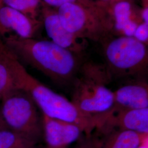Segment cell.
Wrapping results in <instances>:
<instances>
[{
	"mask_svg": "<svg viewBox=\"0 0 148 148\" xmlns=\"http://www.w3.org/2000/svg\"><path fill=\"white\" fill-rule=\"evenodd\" d=\"M2 39L21 62L37 69L60 86L72 84L84 62V56L61 47L51 40L23 38L13 34Z\"/></svg>",
	"mask_w": 148,
	"mask_h": 148,
	"instance_id": "1",
	"label": "cell"
},
{
	"mask_svg": "<svg viewBox=\"0 0 148 148\" xmlns=\"http://www.w3.org/2000/svg\"><path fill=\"white\" fill-rule=\"evenodd\" d=\"M7 56L16 88L27 92L44 114L79 125L87 135L96 128L94 117L87 116L65 97L55 92L29 74L8 49Z\"/></svg>",
	"mask_w": 148,
	"mask_h": 148,
	"instance_id": "2",
	"label": "cell"
},
{
	"mask_svg": "<svg viewBox=\"0 0 148 148\" xmlns=\"http://www.w3.org/2000/svg\"><path fill=\"white\" fill-rule=\"evenodd\" d=\"M111 81L104 64L84 60L71 84V102L82 113L98 120L113 105L114 91L108 87Z\"/></svg>",
	"mask_w": 148,
	"mask_h": 148,
	"instance_id": "3",
	"label": "cell"
},
{
	"mask_svg": "<svg viewBox=\"0 0 148 148\" xmlns=\"http://www.w3.org/2000/svg\"><path fill=\"white\" fill-rule=\"evenodd\" d=\"M56 10L64 27L78 39L101 43L113 35L111 16L99 1L95 5L69 3Z\"/></svg>",
	"mask_w": 148,
	"mask_h": 148,
	"instance_id": "4",
	"label": "cell"
},
{
	"mask_svg": "<svg viewBox=\"0 0 148 148\" xmlns=\"http://www.w3.org/2000/svg\"><path fill=\"white\" fill-rule=\"evenodd\" d=\"M101 43L104 65L111 79L141 77L147 71V45L134 37L110 36Z\"/></svg>",
	"mask_w": 148,
	"mask_h": 148,
	"instance_id": "5",
	"label": "cell"
},
{
	"mask_svg": "<svg viewBox=\"0 0 148 148\" xmlns=\"http://www.w3.org/2000/svg\"><path fill=\"white\" fill-rule=\"evenodd\" d=\"M1 101L0 112L8 128L36 142L42 132V117L32 97L24 90L16 87Z\"/></svg>",
	"mask_w": 148,
	"mask_h": 148,
	"instance_id": "6",
	"label": "cell"
},
{
	"mask_svg": "<svg viewBox=\"0 0 148 148\" xmlns=\"http://www.w3.org/2000/svg\"><path fill=\"white\" fill-rule=\"evenodd\" d=\"M41 19L48 36L57 45L74 53L84 56L86 44L85 40L75 37L62 24L57 10L42 4Z\"/></svg>",
	"mask_w": 148,
	"mask_h": 148,
	"instance_id": "7",
	"label": "cell"
},
{
	"mask_svg": "<svg viewBox=\"0 0 148 148\" xmlns=\"http://www.w3.org/2000/svg\"><path fill=\"white\" fill-rule=\"evenodd\" d=\"M143 108H148V85L145 80L140 79L114 91L113 105L109 111L100 116L98 127L107 117L119 111Z\"/></svg>",
	"mask_w": 148,
	"mask_h": 148,
	"instance_id": "8",
	"label": "cell"
},
{
	"mask_svg": "<svg viewBox=\"0 0 148 148\" xmlns=\"http://www.w3.org/2000/svg\"><path fill=\"white\" fill-rule=\"evenodd\" d=\"M42 131L48 148H66L76 141L84 130L73 122L42 116Z\"/></svg>",
	"mask_w": 148,
	"mask_h": 148,
	"instance_id": "9",
	"label": "cell"
},
{
	"mask_svg": "<svg viewBox=\"0 0 148 148\" xmlns=\"http://www.w3.org/2000/svg\"><path fill=\"white\" fill-rule=\"evenodd\" d=\"M97 129L105 134L115 130L148 134V108L119 111L107 117Z\"/></svg>",
	"mask_w": 148,
	"mask_h": 148,
	"instance_id": "10",
	"label": "cell"
},
{
	"mask_svg": "<svg viewBox=\"0 0 148 148\" xmlns=\"http://www.w3.org/2000/svg\"><path fill=\"white\" fill-rule=\"evenodd\" d=\"M0 25L5 35L14 32V35L23 38H35L43 26L41 19H32L5 5L0 8Z\"/></svg>",
	"mask_w": 148,
	"mask_h": 148,
	"instance_id": "11",
	"label": "cell"
},
{
	"mask_svg": "<svg viewBox=\"0 0 148 148\" xmlns=\"http://www.w3.org/2000/svg\"><path fill=\"white\" fill-rule=\"evenodd\" d=\"M106 5L113 22V34L133 37L138 25L142 21L136 17L131 3L127 0H120Z\"/></svg>",
	"mask_w": 148,
	"mask_h": 148,
	"instance_id": "12",
	"label": "cell"
},
{
	"mask_svg": "<svg viewBox=\"0 0 148 148\" xmlns=\"http://www.w3.org/2000/svg\"><path fill=\"white\" fill-rule=\"evenodd\" d=\"M106 134V137L104 141H100L99 148H138L148 139V134L115 130Z\"/></svg>",
	"mask_w": 148,
	"mask_h": 148,
	"instance_id": "13",
	"label": "cell"
},
{
	"mask_svg": "<svg viewBox=\"0 0 148 148\" xmlns=\"http://www.w3.org/2000/svg\"><path fill=\"white\" fill-rule=\"evenodd\" d=\"M7 53V48L4 44L0 51V101L7 93L16 88Z\"/></svg>",
	"mask_w": 148,
	"mask_h": 148,
	"instance_id": "14",
	"label": "cell"
},
{
	"mask_svg": "<svg viewBox=\"0 0 148 148\" xmlns=\"http://www.w3.org/2000/svg\"><path fill=\"white\" fill-rule=\"evenodd\" d=\"M41 0H2V5L19 11L34 19H41Z\"/></svg>",
	"mask_w": 148,
	"mask_h": 148,
	"instance_id": "15",
	"label": "cell"
},
{
	"mask_svg": "<svg viewBox=\"0 0 148 148\" xmlns=\"http://www.w3.org/2000/svg\"><path fill=\"white\" fill-rule=\"evenodd\" d=\"M41 1L45 5L56 9L64 5L69 3L92 5H95L98 2V0H41Z\"/></svg>",
	"mask_w": 148,
	"mask_h": 148,
	"instance_id": "16",
	"label": "cell"
},
{
	"mask_svg": "<svg viewBox=\"0 0 148 148\" xmlns=\"http://www.w3.org/2000/svg\"><path fill=\"white\" fill-rule=\"evenodd\" d=\"M133 37L139 41L148 45V24L144 22L140 23L134 32Z\"/></svg>",
	"mask_w": 148,
	"mask_h": 148,
	"instance_id": "17",
	"label": "cell"
},
{
	"mask_svg": "<svg viewBox=\"0 0 148 148\" xmlns=\"http://www.w3.org/2000/svg\"><path fill=\"white\" fill-rule=\"evenodd\" d=\"M100 141L95 139H88L79 148H99Z\"/></svg>",
	"mask_w": 148,
	"mask_h": 148,
	"instance_id": "18",
	"label": "cell"
},
{
	"mask_svg": "<svg viewBox=\"0 0 148 148\" xmlns=\"http://www.w3.org/2000/svg\"><path fill=\"white\" fill-rule=\"evenodd\" d=\"M140 17L143 22L148 24V5H143Z\"/></svg>",
	"mask_w": 148,
	"mask_h": 148,
	"instance_id": "19",
	"label": "cell"
},
{
	"mask_svg": "<svg viewBox=\"0 0 148 148\" xmlns=\"http://www.w3.org/2000/svg\"><path fill=\"white\" fill-rule=\"evenodd\" d=\"M5 129H9V128L7 126L5 122L3 119V117L1 115V112H0V131L5 130Z\"/></svg>",
	"mask_w": 148,
	"mask_h": 148,
	"instance_id": "20",
	"label": "cell"
},
{
	"mask_svg": "<svg viewBox=\"0 0 148 148\" xmlns=\"http://www.w3.org/2000/svg\"><path fill=\"white\" fill-rule=\"evenodd\" d=\"M105 5H109L120 0H98Z\"/></svg>",
	"mask_w": 148,
	"mask_h": 148,
	"instance_id": "21",
	"label": "cell"
},
{
	"mask_svg": "<svg viewBox=\"0 0 148 148\" xmlns=\"http://www.w3.org/2000/svg\"><path fill=\"white\" fill-rule=\"evenodd\" d=\"M2 5H2V2H1V0H0V8H1V7H2ZM5 32L3 29H2V27H1V25H0V36L1 37H3V36H5Z\"/></svg>",
	"mask_w": 148,
	"mask_h": 148,
	"instance_id": "22",
	"label": "cell"
},
{
	"mask_svg": "<svg viewBox=\"0 0 148 148\" xmlns=\"http://www.w3.org/2000/svg\"><path fill=\"white\" fill-rule=\"evenodd\" d=\"M3 46H4V43H3V41H2V37L0 36V51L2 49V48L3 47Z\"/></svg>",
	"mask_w": 148,
	"mask_h": 148,
	"instance_id": "23",
	"label": "cell"
},
{
	"mask_svg": "<svg viewBox=\"0 0 148 148\" xmlns=\"http://www.w3.org/2000/svg\"><path fill=\"white\" fill-rule=\"evenodd\" d=\"M143 4H147L148 3V0H142Z\"/></svg>",
	"mask_w": 148,
	"mask_h": 148,
	"instance_id": "24",
	"label": "cell"
},
{
	"mask_svg": "<svg viewBox=\"0 0 148 148\" xmlns=\"http://www.w3.org/2000/svg\"><path fill=\"white\" fill-rule=\"evenodd\" d=\"M1 1L2 2V0H1Z\"/></svg>",
	"mask_w": 148,
	"mask_h": 148,
	"instance_id": "25",
	"label": "cell"
},
{
	"mask_svg": "<svg viewBox=\"0 0 148 148\" xmlns=\"http://www.w3.org/2000/svg\"></svg>",
	"mask_w": 148,
	"mask_h": 148,
	"instance_id": "26",
	"label": "cell"
}]
</instances>
